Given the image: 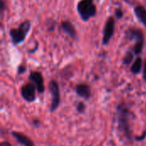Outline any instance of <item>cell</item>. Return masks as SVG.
Segmentation results:
<instances>
[{"instance_id": "6da1fadb", "label": "cell", "mask_w": 146, "mask_h": 146, "mask_svg": "<svg viewBox=\"0 0 146 146\" xmlns=\"http://www.w3.org/2000/svg\"><path fill=\"white\" fill-rule=\"evenodd\" d=\"M133 113L125 104H120L116 108L117 127L118 130L124 134V136L130 139H132L131 121Z\"/></svg>"}, {"instance_id": "7a4b0ae2", "label": "cell", "mask_w": 146, "mask_h": 146, "mask_svg": "<svg viewBox=\"0 0 146 146\" xmlns=\"http://www.w3.org/2000/svg\"><path fill=\"white\" fill-rule=\"evenodd\" d=\"M31 29V21L29 20H26L20 24L18 28H12L9 31V35L14 44H19L22 43L27 33Z\"/></svg>"}, {"instance_id": "3957f363", "label": "cell", "mask_w": 146, "mask_h": 146, "mask_svg": "<svg viewBox=\"0 0 146 146\" xmlns=\"http://www.w3.org/2000/svg\"><path fill=\"white\" fill-rule=\"evenodd\" d=\"M77 11L84 21H89L97 14V7L93 0H80L77 4Z\"/></svg>"}, {"instance_id": "277c9868", "label": "cell", "mask_w": 146, "mask_h": 146, "mask_svg": "<svg viewBox=\"0 0 146 146\" xmlns=\"http://www.w3.org/2000/svg\"><path fill=\"white\" fill-rule=\"evenodd\" d=\"M49 90L51 94V106L50 112H54L60 105L61 103V96H60V89L58 83L56 80H51L49 84Z\"/></svg>"}, {"instance_id": "5b68a950", "label": "cell", "mask_w": 146, "mask_h": 146, "mask_svg": "<svg viewBox=\"0 0 146 146\" xmlns=\"http://www.w3.org/2000/svg\"><path fill=\"white\" fill-rule=\"evenodd\" d=\"M115 21L114 17L110 16L105 23L104 28V33H103V38H102V44L104 45H107L111 38L114 35L115 33Z\"/></svg>"}, {"instance_id": "8992f818", "label": "cell", "mask_w": 146, "mask_h": 146, "mask_svg": "<svg viewBox=\"0 0 146 146\" xmlns=\"http://www.w3.org/2000/svg\"><path fill=\"white\" fill-rule=\"evenodd\" d=\"M36 86L33 82H29L25 84L21 88V95L23 99L28 103H32L35 101L36 98Z\"/></svg>"}, {"instance_id": "52a82bcc", "label": "cell", "mask_w": 146, "mask_h": 146, "mask_svg": "<svg viewBox=\"0 0 146 146\" xmlns=\"http://www.w3.org/2000/svg\"><path fill=\"white\" fill-rule=\"evenodd\" d=\"M28 78H29V80L35 85L38 93H43L44 92V90H45L44 80V77H43V75H42V74L40 72L33 71V72L30 73Z\"/></svg>"}, {"instance_id": "ba28073f", "label": "cell", "mask_w": 146, "mask_h": 146, "mask_svg": "<svg viewBox=\"0 0 146 146\" xmlns=\"http://www.w3.org/2000/svg\"><path fill=\"white\" fill-rule=\"evenodd\" d=\"M126 37L128 38L130 41H140V40H145V37L143 34V32L135 27H129L127 32H126Z\"/></svg>"}, {"instance_id": "9c48e42d", "label": "cell", "mask_w": 146, "mask_h": 146, "mask_svg": "<svg viewBox=\"0 0 146 146\" xmlns=\"http://www.w3.org/2000/svg\"><path fill=\"white\" fill-rule=\"evenodd\" d=\"M75 92L79 97H80V98H84L86 100H88L90 98V97H91V94H92L90 86L88 85H86V84H84V83L78 84L76 86Z\"/></svg>"}, {"instance_id": "30bf717a", "label": "cell", "mask_w": 146, "mask_h": 146, "mask_svg": "<svg viewBox=\"0 0 146 146\" xmlns=\"http://www.w3.org/2000/svg\"><path fill=\"white\" fill-rule=\"evenodd\" d=\"M11 133H12V136L17 140V142L23 146H34V143L33 142V140L27 136H26L25 134H23L22 133L14 131Z\"/></svg>"}, {"instance_id": "8fae6325", "label": "cell", "mask_w": 146, "mask_h": 146, "mask_svg": "<svg viewBox=\"0 0 146 146\" xmlns=\"http://www.w3.org/2000/svg\"><path fill=\"white\" fill-rule=\"evenodd\" d=\"M61 28L62 30L67 33L68 36H70L73 39L76 38V30L74 27V25L69 21H63L61 23Z\"/></svg>"}, {"instance_id": "7c38bea8", "label": "cell", "mask_w": 146, "mask_h": 146, "mask_svg": "<svg viewBox=\"0 0 146 146\" xmlns=\"http://www.w3.org/2000/svg\"><path fill=\"white\" fill-rule=\"evenodd\" d=\"M134 14L139 21L146 27V8L143 5H138L134 8Z\"/></svg>"}, {"instance_id": "4fadbf2b", "label": "cell", "mask_w": 146, "mask_h": 146, "mask_svg": "<svg viewBox=\"0 0 146 146\" xmlns=\"http://www.w3.org/2000/svg\"><path fill=\"white\" fill-rule=\"evenodd\" d=\"M142 67H143V59L140 56H139L135 59V61L132 64L131 73L133 74H139L141 72Z\"/></svg>"}, {"instance_id": "5bb4252c", "label": "cell", "mask_w": 146, "mask_h": 146, "mask_svg": "<svg viewBox=\"0 0 146 146\" xmlns=\"http://www.w3.org/2000/svg\"><path fill=\"white\" fill-rule=\"evenodd\" d=\"M144 44H145V40H140V41H137L133 46V53L135 55H140L143 51V48H144Z\"/></svg>"}, {"instance_id": "9a60e30c", "label": "cell", "mask_w": 146, "mask_h": 146, "mask_svg": "<svg viewBox=\"0 0 146 146\" xmlns=\"http://www.w3.org/2000/svg\"><path fill=\"white\" fill-rule=\"evenodd\" d=\"M133 60V53L132 51H127L122 59V62L125 65H130Z\"/></svg>"}, {"instance_id": "2e32d148", "label": "cell", "mask_w": 146, "mask_h": 146, "mask_svg": "<svg viewBox=\"0 0 146 146\" xmlns=\"http://www.w3.org/2000/svg\"><path fill=\"white\" fill-rule=\"evenodd\" d=\"M76 110L79 113H80V114L84 113L85 110H86V105H85V104L83 102H79L77 104V105H76Z\"/></svg>"}, {"instance_id": "e0dca14e", "label": "cell", "mask_w": 146, "mask_h": 146, "mask_svg": "<svg viewBox=\"0 0 146 146\" xmlns=\"http://www.w3.org/2000/svg\"><path fill=\"white\" fill-rule=\"evenodd\" d=\"M115 15L117 19H121L123 17V15H124L123 11L121 9H116L115 11Z\"/></svg>"}, {"instance_id": "ac0fdd59", "label": "cell", "mask_w": 146, "mask_h": 146, "mask_svg": "<svg viewBox=\"0 0 146 146\" xmlns=\"http://www.w3.org/2000/svg\"><path fill=\"white\" fill-rule=\"evenodd\" d=\"M26 70H27V68L24 65H20L17 68V73H18V74H22L26 72Z\"/></svg>"}, {"instance_id": "d6986e66", "label": "cell", "mask_w": 146, "mask_h": 146, "mask_svg": "<svg viewBox=\"0 0 146 146\" xmlns=\"http://www.w3.org/2000/svg\"><path fill=\"white\" fill-rule=\"evenodd\" d=\"M5 9V3L3 0H0V13H1V15L3 16V11Z\"/></svg>"}, {"instance_id": "ffe728a7", "label": "cell", "mask_w": 146, "mask_h": 146, "mask_svg": "<svg viewBox=\"0 0 146 146\" xmlns=\"http://www.w3.org/2000/svg\"><path fill=\"white\" fill-rule=\"evenodd\" d=\"M146 139V131H145L144 133H143V134L141 135V136H137V137H135V139H136V141H143L144 139Z\"/></svg>"}, {"instance_id": "44dd1931", "label": "cell", "mask_w": 146, "mask_h": 146, "mask_svg": "<svg viewBox=\"0 0 146 146\" xmlns=\"http://www.w3.org/2000/svg\"><path fill=\"white\" fill-rule=\"evenodd\" d=\"M143 78L144 80L146 81V59L145 61V63H144V73H143Z\"/></svg>"}, {"instance_id": "7402d4cb", "label": "cell", "mask_w": 146, "mask_h": 146, "mask_svg": "<svg viewBox=\"0 0 146 146\" xmlns=\"http://www.w3.org/2000/svg\"><path fill=\"white\" fill-rule=\"evenodd\" d=\"M0 146H12L9 142H6V141H4V142H2L1 144H0Z\"/></svg>"}, {"instance_id": "603a6c76", "label": "cell", "mask_w": 146, "mask_h": 146, "mask_svg": "<svg viewBox=\"0 0 146 146\" xmlns=\"http://www.w3.org/2000/svg\"><path fill=\"white\" fill-rule=\"evenodd\" d=\"M33 123L35 124V126H38V125L39 124V122H38V121H33Z\"/></svg>"}]
</instances>
